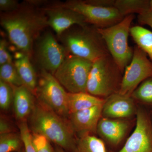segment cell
<instances>
[{"instance_id":"cell-9","label":"cell","mask_w":152,"mask_h":152,"mask_svg":"<svg viewBox=\"0 0 152 152\" xmlns=\"http://www.w3.org/2000/svg\"><path fill=\"white\" fill-rule=\"evenodd\" d=\"M61 4L80 14L84 17L87 23L99 28L112 26L125 18L115 7H98L88 4L85 1L72 0Z\"/></svg>"},{"instance_id":"cell-6","label":"cell","mask_w":152,"mask_h":152,"mask_svg":"<svg viewBox=\"0 0 152 152\" xmlns=\"http://www.w3.org/2000/svg\"><path fill=\"white\" fill-rule=\"evenodd\" d=\"M68 93L53 74L41 70L35 94L39 103L68 119Z\"/></svg>"},{"instance_id":"cell-27","label":"cell","mask_w":152,"mask_h":152,"mask_svg":"<svg viewBox=\"0 0 152 152\" xmlns=\"http://www.w3.org/2000/svg\"><path fill=\"white\" fill-rule=\"evenodd\" d=\"M19 128L22 142L24 146L25 152H36L33 146L31 134L27 121L20 122Z\"/></svg>"},{"instance_id":"cell-8","label":"cell","mask_w":152,"mask_h":152,"mask_svg":"<svg viewBox=\"0 0 152 152\" xmlns=\"http://www.w3.org/2000/svg\"><path fill=\"white\" fill-rule=\"evenodd\" d=\"M132 58L125 68L119 93L131 96L142 82L152 77V61L137 45L134 48Z\"/></svg>"},{"instance_id":"cell-1","label":"cell","mask_w":152,"mask_h":152,"mask_svg":"<svg viewBox=\"0 0 152 152\" xmlns=\"http://www.w3.org/2000/svg\"><path fill=\"white\" fill-rule=\"evenodd\" d=\"M26 3L20 4L16 10L1 14L0 23L11 42L20 52L31 56L34 42L48 26L43 11Z\"/></svg>"},{"instance_id":"cell-16","label":"cell","mask_w":152,"mask_h":152,"mask_svg":"<svg viewBox=\"0 0 152 152\" xmlns=\"http://www.w3.org/2000/svg\"><path fill=\"white\" fill-rule=\"evenodd\" d=\"M12 87L14 90L13 103L16 118L20 122L26 121L35 106L34 95L24 85Z\"/></svg>"},{"instance_id":"cell-24","label":"cell","mask_w":152,"mask_h":152,"mask_svg":"<svg viewBox=\"0 0 152 152\" xmlns=\"http://www.w3.org/2000/svg\"><path fill=\"white\" fill-rule=\"evenodd\" d=\"M23 142L20 134L15 132L0 134V152H13L20 149Z\"/></svg>"},{"instance_id":"cell-20","label":"cell","mask_w":152,"mask_h":152,"mask_svg":"<svg viewBox=\"0 0 152 152\" xmlns=\"http://www.w3.org/2000/svg\"><path fill=\"white\" fill-rule=\"evenodd\" d=\"M150 1L115 0L114 7L124 17L137 13L141 15L150 10Z\"/></svg>"},{"instance_id":"cell-22","label":"cell","mask_w":152,"mask_h":152,"mask_svg":"<svg viewBox=\"0 0 152 152\" xmlns=\"http://www.w3.org/2000/svg\"><path fill=\"white\" fill-rule=\"evenodd\" d=\"M131 97L139 105L152 109V77L142 82Z\"/></svg>"},{"instance_id":"cell-21","label":"cell","mask_w":152,"mask_h":152,"mask_svg":"<svg viewBox=\"0 0 152 152\" xmlns=\"http://www.w3.org/2000/svg\"><path fill=\"white\" fill-rule=\"evenodd\" d=\"M130 34L137 45L152 61V32L141 26H136L131 28Z\"/></svg>"},{"instance_id":"cell-29","label":"cell","mask_w":152,"mask_h":152,"mask_svg":"<svg viewBox=\"0 0 152 152\" xmlns=\"http://www.w3.org/2000/svg\"><path fill=\"white\" fill-rule=\"evenodd\" d=\"M20 4L16 0H0V10L4 12H9L16 10Z\"/></svg>"},{"instance_id":"cell-33","label":"cell","mask_w":152,"mask_h":152,"mask_svg":"<svg viewBox=\"0 0 152 152\" xmlns=\"http://www.w3.org/2000/svg\"><path fill=\"white\" fill-rule=\"evenodd\" d=\"M55 150V152H65L63 149H62L61 148L57 145Z\"/></svg>"},{"instance_id":"cell-18","label":"cell","mask_w":152,"mask_h":152,"mask_svg":"<svg viewBox=\"0 0 152 152\" xmlns=\"http://www.w3.org/2000/svg\"><path fill=\"white\" fill-rule=\"evenodd\" d=\"M104 102V99L97 97L88 93L73 94L68 92L69 115L96 106L102 105Z\"/></svg>"},{"instance_id":"cell-34","label":"cell","mask_w":152,"mask_h":152,"mask_svg":"<svg viewBox=\"0 0 152 152\" xmlns=\"http://www.w3.org/2000/svg\"><path fill=\"white\" fill-rule=\"evenodd\" d=\"M149 112L150 118H151V121L152 124V109H150Z\"/></svg>"},{"instance_id":"cell-30","label":"cell","mask_w":152,"mask_h":152,"mask_svg":"<svg viewBox=\"0 0 152 152\" xmlns=\"http://www.w3.org/2000/svg\"><path fill=\"white\" fill-rule=\"evenodd\" d=\"M138 21L142 25H148L152 28V12L148 10L138 15Z\"/></svg>"},{"instance_id":"cell-26","label":"cell","mask_w":152,"mask_h":152,"mask_svg":"<svg viewBox=\"0 0 152 152\" xmlns=\"http://www.w3.org/2000/svg\"><path fill=\"white\" fill-rule=\"evenodd\" d=\"M33 146L36 152H55L50 142L45 137L31 132Z\"/></svg>"},{"instance_id":"cell-32","label":"cell","mask_w":152,"mask_h":152,"mask_svg":"<svg viewBox=\"0 0 152 152\" xmlns=\"http://www.w3.org/2000/svg\"><path fill=\"white\" fill-rule=\"evenodd\" d=\"M14 128L12 124L5 118L1 117L0 119V134L14 132Z\"/></svg>"},{"instance_id":"cell-25","label":"cell","mask_w":152,"mask_h":152,"mask_svg":"<svg viewBox=\"0 0 152 152\" xmlns=\"http://www.w3.org/2000/svg\"><path fill=\"white\" fill-rule=\"evenodd\" d=\"M14 90L12 86L0 80V107L7 110L13 103Z\"/></svg>"},{"instance_id":"cell-7","label":"cell","mask_w":152,"mask_h":152,"mask_svg":"<svg viewBox=\"0 0 152 152\" xmlns=\"http://www.w3.org/2000/svg\"><path fill=\"white\" fill-rule=\"evenodd\" d=\"M92 65L91 61L69 54L53 75L69 93H87V82Z\"/></svg>"},{"instance_id":"cell-2","label":"cell","mask_w":152,"mask_h":152,"mask_svg":"<svg viewBox=\"0 0 152 152\" xmlns=\"http://www.w3.org/2000/svg\"><path fill=\"white\" fill-rule=\"evenodd\" d=\"M28 120L31 132L45 136L66 151L71 152L73 150L77 137L68 119L38 102Z\"/></svg>"},{"instance_id":"cell-10","label":"cell","mask_w":152,"mask_h":152,"mask_svg":"<svg viewBox=\"0 0 152 152\" xmlns=\"http://www.w3.org/2000/svg\"><path fill=\"white\" fill-rule=\"evenodd\" d=\"M109 152H152V124L149 110L138 105L132 132L121 149Z\"/></svg>"},{"instance_id":"cell-31","label":"cell","mask_w":152,"mask_h":152,"mask_svg":"<svg viewBox=\"0 0 152 152\" xmlns=\"http://www.w3.org/2000/svg\"><path fill=\"white\" fill-rule=\"evenodd\" d=\"M115 0H87L86 2L90 4L104 7H114Z\"/></svg>"},{"instance_id":"cell-19","label":"cell","mask_w":152,"mask_h":152,"mask_svg":"<svg viewBox=\"0 0 152 152\" xmlns=\"http://www.w3.org/2000/svg\"><path fill=\"white\" fill-rule=\"evenodd\" d=\"M71 152H108L106 144L92 134L79 136L73 150Z\"/></svg>"},{"instance_id":"cell-5","label":"cell","mask_w":152,"mask_h":152,"mask_svg":"<svg viewBox=\"0 0 152 152\" xmlns=\"http://www.w3.org/2000/svg\"><path fill=\"white\" fill-rule=\"evenodd\" d=\"M134 18V15H129L112 26L104 28H97L110 55L123 73L132 58L134 50L129 45L128 37L131 24Z\"/></svg>"},{"instance_id":"cell-13","label":"cell","mask_w":152,"mask_h":152,"mask_svg":"<svg viewBox=\"0 0 152 152\" xmlns=\"http://www.w3.org/2000/svg\"><path fill=\"white\" fill-rule=\"evenodd\" d=\"M135 124L136 118L121 119L102 116L98 124L96 134L105 143L117 147L126 140Z\"/></svg>"},{"instance_id":"cell-15","label":"cell","mask_w":152,"mask_h":152,"mask_svg":"<svg viewBox=\"0 0 152 152\" xmlns=\"http://www.w3.org/2000/svg\"><path fill=\"white\" fill-rule=\"evenodd\" d=\"M103 105L96 106L69 115L68 119L76 134L78 136L86 134H97L98 124L102 116Z\"/></svg>"},{"instance_id":"cell-12","label":"cell","mask_w":152,"mask_h":152,"mask_svg":"<svg viewBox=\"0 0 152 152\" xmlns=\"http://www.w3.org/2000/svg\"><path fill=\"white\" fill-rule=\"evenodd\" d=\"M41 10L46 15L48 26L58 37L74 26H85L88 25L83 16L61 4L48 5Z\"/></svg>"},{"instance_id":"cell-35","label":"cell","mask_w":152,"mask_h":152,"mask_svg":"<svg viewBox=\"0 0 152 152\" xmlns=\"http://www.w3.org/2000/svg\"><path fill=\"white\" fill-rule=\"evenodd\" d=\"M150 10L152 12V0H151L149 1Z\"/></svg>"},{"instance_id":"cell-28","label":"cell","mask_w":152,"mask_h":152,"mask_svg":"<svg viewBox=\"0 0 152 152\" xmlns=\"http://www.w3.org/2000/svg\"><path fill=\"white\" fill-rule=\"evenodd\" d=\"M7 42L5 39L0 41V66L7 63H13L12 58L8 50Z\"/></svg>"},{"instance_id":"cell-14","label":"cell","mask_w":152,"mask_h":152,"mask_svg":"<svg viewBox=\"0 0 152 152\" xmlns=\"http://www.w3.org/2000/svg\"><path fill=\"white\" fill-rule=\"evenodd\" d=\"M138 107L132 97L116 93L105 99L102 115L112 119L134 118Z\"/></svg>"},{"instance_id":"cell-3","label":"cell","mask_w":152,"mask_h":152,"mask_svg":"<svg viewBox=\"0 0 152 152\" xmlns=\"http://www.w3.org/2000/svg\"><path fill=\"white\" fill-rule=\"evenodd\" d=\"M68 54L91 61L110 55L104 41L94 26H74L59 36Z\"/></svg>"},{"instance_id":"cell-4","label":"cell","mask_w":152,"mask_h":152,"mask_svg":"<svg viewBox=\"0 0 152 152\" xmlns=\"http://www.w3.org/2000/svg\"><path fill=\"white\" fill-rule=\"evenodd\" d=\"M123 74L110 55L96 60L88 78L87 93L105 99L119 92Z\"/></svg>"},{"instance_id":"cell-11","label":"cell","mask_w":152,"mask_h":152,"mask_svg":"<svg viewBox=\"0 0 152 152\" xmlns=\"http://www.w3.org/2000/svg\"><path fill=\"white\" fill-rule=\"evenodd\" d=\"M38 39L36 48L37 61L42 69L54 75L69 54L50 32H46Z\"/></svg>"},{"instance_id":"cell-23","label":"cell","mask_w":152,"mask_h":152,"mask_svg":"<svg viewBox=\"0 0 152 152\" xmlns=\"http://www.w3.org/2000/svg\"><path fill=\"white\" fill-rule=\"evenodd\" d=\"M0 80L13 86L23 85L13 62L0 66Z\"/></svg>"},{"instance_id":"cell-17","label":"cell","mask_w":152,"mask_h":152,"mask_svg":"<svg viewBox=\"0 0 152 152\" xmlns=\"http://www.w3.org/2000/svg\"><path fill=\"white\" fill-rule=\"evenodd\" d=\"M30 56L23 52H17L15 54L14 63L23 84L35 96L37 86V77L30 61Z\"/></svg>"}]
</instances>
